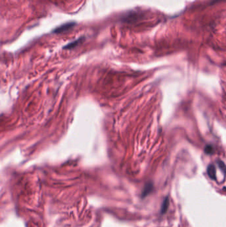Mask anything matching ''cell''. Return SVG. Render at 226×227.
<instances>
[{
    "label": "cell",
    "mask_w": 226,
    "mask_h": 227,
    "mask_svg": "<svg viewBox=\"0 0 226 227\" xmlns=\"http://www.w3.org/2000/svg\"><path fill=\"white\" fill-rule=\"evenodd\" d=\"M75 25H76V24H75L74 22L67 23V24L62 25L60 26V27H58L57 28H56L53 31L54 33H60L66 32L67 31H69L70 29H71L73 27H74Z\"/></svg>",
    "instance_id": "1"
},
{
    "label": "cell",
    "mask_w": 226,
    "mask_h": 227,
    "mask_svg": "<svg viewBox=\"0 0 226 227\" xmlns=\"http://www.w3.org/2000/svg\"><path fill=\"white\" fill-rule=\"evenodd\" d=\"M207 172L208 176L210 177L212 179H215V167L213 164H210V165L208 166Z\"/></svg>",
    "instance_id": "2"
},
{
    "label": "cell",
    "mask_w": 226,
    "mask_h": 227,
    "mask_svg": "<svg viewBox=\"0 0 226 227\" xmlns=\"http://www.w3.org/2000/svg\"><path fill=\"white\" fill-rule=\"evenodd\" d=\"M169 206V199L168 197H166L165 199V200H163V203L162 204V207H161V213L162 214H165L166 210H168Z\"/></svg>",
    "instance_id": "3"
},
{
    "label": "cell",
    "mask_w": 226,
    "mask_h": 227,
    "mask_svg": "<svg viewBox=\"0 0 226 227\" xmlns=\"http://www.w3.org/2000/svg\"><path fill=\"white\" fill-rule=\"evenodd\" d=\"M152 189H153V185H152V183L147 184V185L145 187V188H144V189H143L142 196L143 197L147 196V195H148V194H149L150 193V191H151Z\"/></svg>",
    "instance_id": "4"
},
{
    "label": "cell",
    "mask_w": 226,
    "mask_h": 227,
    "mask_svg": "<svg viewBox=\"0 0 226 227\" xmlns=\"http://www.w3.org/2000/svg\"><path fill=\"white\" fill-rule=\"evenodd\" d=\"M82 38L78 39V40L74 41L73 42L70 43L68 44L67 46H65V47H64V49H73V48L75 47H76V46H77L78 44H79V43H80V41H82Z\"/></svg>",
    "instance_id": "5"
},
{
    "label": "cell",
    "mask_w": 226,
    "mask_h": 227,
    "mask_svg": "<svg viewBox=\"0 0 226 227\" xmlns=\"http://www.w3.org/2000/svg\"><path fill=\"white\" fill-rule=\"evenodd\" d=\"M218 165H219V168L221 169V170L222 171L223 173H224V174H226V166H225V164L223 163L221 161H219Z\"/></svg>",
    "instance_id": "6"
},
{
    "label": "cell",
    "mask_w": 226,
    "mask_h": 227,
    "mask_svg": "<svg viewBox=\"0 0 226 227\" xmlns=\"http://www.w3.org/2000/svg\"><path fill=\"white\" fill-rule=\"evenodd\" d=\"M204 151L206 153L211 154L213 153V151H214V150H213V147L211 146H206Z\"/></svg>",
    "instance_id": "7"
}]
</instances>
